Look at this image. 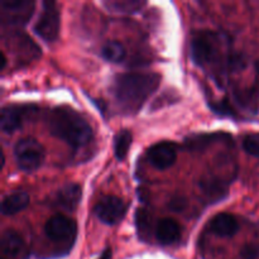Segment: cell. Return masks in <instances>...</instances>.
Here are the masks:
<instances>
[{"mask_svg": "<svg viewBox=\"0 0 259 259\" xmlns=\"http://www.w3.org/2000/svg\"><path fill=\"white\" fill-rule=\"evenodd\" d=\"M161 76L157 73L126 72L113 80V94L124 111L137 113L144 101L158 88Z\"/></svg>", "mask_w": 259, "mask_h": 259, "instance_id": "1", "label": "cell"}, {"mask_svg": "<svg viewBox=\"0 0 259 259\" xmlns=\"http://www.w3.org/2000/svg\"><path fill=\"white\" fill-rule=\"evenodd\" d=\"M50 133L73 148H81L93 139V129L76 110L68 106H57L47 116Z\"/></svg>", "mask_w": 259, "mask_h": 259, "instance_id": "2", "label": "cell"}, {"mask_svg": "<svg viewBox=\"0 0 259 259\" xmlns=\"http://www.w3.org/2000/svg\"><path fill=\"white\" fill-rule=\"evenodd\" d=\"M223 51V37L210 30H202L194 35L191 42L192 60L199 66L219 62Z\"/></svg>", "mask_w": 259, "mask_h": 259, "instance_id": "3", "label": "cell"}, {"mask_svg": "<svg viewBox=\"0 0 259 259\" xmlns=\"http://www.w3.org/2000/svg\"><path fill=\"white\" fill-rule=\"evenodd\" d=\"M14 157L22 171L33 172L39 168L45 159V149L34 138H22L14 147Z\"/></svg>", "mask_w": 259, "mask_h": 259, "instance_id": "4", "label": "cell"}, {"mask_svg": "<svg viewBox=\"0 0 259 259\" xmlns=\"http://www.w3.org/2000/svg\"><path fill=\"white\" fill-rule=\"evenodd\" d=\"M34 32L45 42H55L60 33V12L56 3L43 2L42 13L34 24Z\"/></svg>", "mask_w": 259, "mask_h": 259, "instance_id": "5", "label": "cell"}, {"mask_svg": "<svg viewBox=\"0 0 259 259\" xmlns=\"http://www.w3.org/2000/svg\"><path fill=\"white\" fill-rule=\"evenodd\" d=\"M126 212V204L123 199L114 195L104 196L94 206V214L104 224H118Z\"/></svg>", "mask_w": 259, "mask_h": 259, "instance_id": "6", "label": "cell"}, {"mask_svg": "<svg viewBox=\"0 0 259 259\" xmlns=\"http://www.w3.org/2000/svg\"><path fill=\"white\" fill-rule=\"evenodd\" d=\"M33 8L32 0H0V17L5 24L19 25L29 19Z\"/></svg>", "mask_w": 259, "mask_h": 259, "instance_id": "7", "label": "cell"}, {"mask_svg": "<svg viewBox=\"0 0 259 259\" xmlns=\"http://www.w3.org/2000/svg\"><path fill=\"white\" fill-rule=\"evenodd\" d=\"M76 223L71 218L56 214L47 220L45 233L53 242H72L76 235Z\"/></svg>", "mask_w": 259, "mask_h": 259, "instance_id": "8", "label": "cell"}, {"mask_svg": "<svg viewBox=\"0 0 259 259\" xmlns=\"http://www.w3.org/2000/svg\"><path fill=\"white\" fill-rule=\"evenodd\" d=\"M27 244L14 230H5L0 237V259H27Z\"/></svg>", "mask_w": 259, "mask_h": 259, "instance_id": "9", "label": "cell"}, {"mask_svg": "<svg viewBox=\"0 0 259 259\" xmlns=\"http://www.w3.org/2000/svg\"><path fill=\"white\" fill-rule=\"evenodd\" d=\"M149 163L157 169H167L176 162V147L169 142H159L149 147L147 151Z\"/></svg>", "mask_w": 259, "mask_h": 259, "instance_id": "10", "label": "cell"}, {"mask_svg": "<svg viewBox=\"0 0 259 259\" xmlns=\"http://www.w3.org/2000/svg\"><path fill=\"white\" fill-rule=\"evenodd\" d=\"M81 187L77 184H66L57 190L52 199V205L72 211L81 200Z\"/></svg>", "mask_w": 259, "mask_h": 259, "instance_id": "11", "label": "cell"}, {"mask_svg": "<svg viewBox=\"0 0 259 259\" xmlns=\"http://www.w3.org/2000/svg\"><path fill=\"white\" fill-rule=\"evenodd\" d=\"M24 109L20 106L8 105L2 109V116H0V128L4 133H13L23 125L25 114Z\"/></svg>", "mask_w": 259, "mask_h": 259, "instance_id": "12", "label": "cell"}, {"mask_svg": "<svg viewBox=\"0 0 259 259\" xmlns=\"http://www.w3.org/2000/svg\"><path fill=\"white\" fill-rule=\"evenodd\" d=\"M210 228L217 235L222 238H232L239 230L237 218L228 212L217 214L210 222Z\"/></svg>", "mask_w": 259, "mask_h": 259, "instance_id": "13", "label": "cell"}, {"mask_svg": "<svg viewBox=\"0 0 259 259\" xmlns=\"http://www.w3.org/2000/svg\"><path fill=\"white\" fill-rule=\"evenodd\" d=\"M156 238L161 244L171 245L175 244L181 238V228L179 223L171 218H164L158 222L156 227Z\"/></svg>", "mask_w": 259, "mask_h": 259, "instance_id": "14", "label": "cell"}, {"mask_svg": "<svg viewBox=\"0 0 259 259\" xmlns=\"http://www.w3.org/2000/svg\"><path fill=\"white\" fill-rule=\"evenodd\" d=\"M29 204V196L24 191H15L7 195L2 201L3 215H14L22 211Z\"/></svg>", "mask_w": 259, "mask_h": 259, "instance_id": "15", "label": "cell"}, {"mask_svg": "<svg viewBox=\"0 0 259 259\" xmlns=\"http://www.w3.org/2000/svg\"><path fill=\"white\" fill-rule=\"evenodd\" d=\"M200 187L202 191L210 197V199H222L225 195L224 182L220 179H217L215 176H206L200 181Z\"/></svg>", "mask_w": 259, "mask_h": 259, "instance_id": "16", "label": "cell"}, {"mask_svg": "<svg viewBox=\"0 0 259 259\" xmlns=\"http://www.w3.org/2000/svg\"><path fill=\"white\" fill-rule=\"evenodd\" d=\"M103 5L108 10L114 13H134L146 5L141 0H106Z\"/></svg>", "mask_w": 259, "mask_h": 259, "instance_id": "17", "label": "cell"}, {"mask_svg": "<svg viewBox=\"0 0 259 259\" xmlns=\"http://www.w3.org/2000/svg\"><path fill=\"white\" fill-rule=\"evenodd\" d=\"M101 56L109 62H121L125 58V48L120 42L110 40L101 48Z\"/></svg>", "mask_w": 259, "mask_h": 259, "instance_id": "18", "label": "cell"}, {"mask_svg": "<svg viewBox=\"0 0 259 259\" xmlns=\"http://www.w3.org/2000/svg\"><path fill=\"white\" fill-rule=\"evenodd\" d=\"M132 139H133L132 133L126 129H123L116 134L115 138H114V153H115L116 158L120 159V161L125 158L129 148H131Z\"/></svg>", "mask_w": 259, "mask_h": 259, "instance_id": "19", "label": "cell"}, {"mask_svg": "<svg viewBox=\"0 0 259 259\" xmlns=\"http://www.w3.org/2000/svg\"><path fill=\"white\" fill-rule=\"evenodd\" d=\"M243 148L248 154L259 157V134H248L243 139Z\"/></svg>", "mask_w": 259, "mask_h": 259, "instance_id": "20", "label": "cell"}, {"mask_svg": "<svg viewBox=\"0 0 259 259\" xmlns=\"http://www.w3.org/2000/svg\"><path fill=\"white\" fill-rule=\"evenodd\" d=\"M243 259H257L259 257V247L255 244H245L240 250Z\"/></svg>", "mask_w": 259, "mask_h": 259, "instance_id": "21", "label": "cell"}, {"mask_svg": "<svg viewBox=\"0 0 259 259\" xmlns=\"http://www.w3.org/2000/svg\"><path fill=\"white\" fill-rule=\"evenodd\" d=\"M185 205H186V201L182 197H174L171 200V202H169V207L172 210H175V211H181L185 207Z\"/></svg>", "mask_w": 259, "mask_h": 259, "instance_id": "22", "label": "cell"}, {"mask_svg": "<svg viewBox=\"0 0 259 259\" xmlns=\"http://www.w3.org/2000/svg\"><path fill=\"white\" fill-rule=\"evenodd\" d=\"M99 259H111V250L110 249L104 250V253L101 254V257Z\"/></svg>", "mask_w": 259, "mask_h": 259, "instance_id": "23", "label": "cell"}, {"mask_svg": "<svg viewBox=\"0 0 259 259\" xmlns=\"http://www.w3.org/2000/svg\"><path fill=\"white\" fill-rule=\"evenodd\" d=\"M255 70H257V72L259 73V60L255 62Z\"/></svg>", "mask_w": 259, "mask_h": 259, "instance_id": "24", "label": "cell"}]
</instances>
